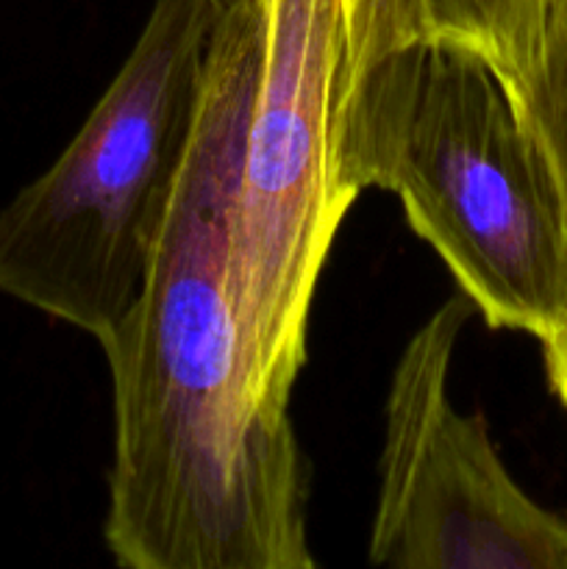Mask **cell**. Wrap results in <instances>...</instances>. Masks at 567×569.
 Returning <instances> with one entry per match:
<instances>
[{"label": "cell", "instance_id": "obj_1", "mask_svg": "<svg viewBox=\"0 0 567 569\" xmlns=\"http://www.w3.org/2000/svg\"><path fill=\"white\" fill-rule=\"evenodd\" d=\"M265 0H226L198 126L137 303L100 342L115 389L106 545L128 569H306L309 476L289 415L245 387L231 203Z\"/></svg>", "mask_w": 567, "mask_h": 569}, {"label": "cell", "instance_id": "obj_2", "mask_svg": "<svg viewBox=\"0 0 567 569\" xmlns=\"http://www.w3.org/2000/svg\"><path fill=\"white\" fill-rule=\"evenodd\" d=\"M339 194H398L411 231L495 331L567 333V200L504 78L472 48L422 39L331 103Z\"/></svg>", "mask_w": 567, "mask_h": 569}, {"label": "cell", "instance_id": "obj_3", "mask_svg": "<svg viewBox=\"0 0 567 569\" xmlns=\"http://www.w3.org/2000/svg\"><path fill=\"white\" fill-rule=\"evenodd\" d=\"M226 0H153L137 44L59 159L0 211V292L109 339L142 292Z\"/></svg>", "mask_w": 567, "mask_h": 569}, {"label": "cell", "instance_id": "obj_4", "mask_svg": "<svg viewBox=\"0 0 567 569\" xmlns=\"http://www.w3.org/2000/svg\"><path fill=\"white\" fill-rule=\"evenodd\" d=\"M342 53V0H265L231 203L228 289L245 387L267 415H289V392L306 361L311 295L350 209L331 159Z\"/></svg>", "mask_w": 567, "mask_h": 569}, {"label": "cell", "instance_id": "obj_5", "mask_svg": "<svg viewBox=\"0 0 567 569\" xmlns=\"http://www.w3.org/2000/svg\"><path fill=\"white\" fill-rule=\"evenodd\" d=\"M476 306L456 295L409 339L392 372L370 561L406 569H567V517L534 503L484 417L448 398L456 342Z\"/></svg>", "mask_w": 567, "mask_h": 569}, {"label": "cell", "instance_id": "obj_6", "mask_svg": "<svg viewBox=\"0 0 567 569\" xmlns=\"http://www.w3.org/2000/svg\"><path fill=\"white\" fill-rule=\"evenodd\" d=\"M550 0H426L434 39L481 53L498 70L515 106L537 76Z\"/></svg>", "mask_w": 567, "mask_h": 569}, {"label": "cell", "instance_id": "obj_7", "mask_svg": "<svg viewBox=\"0 0 567 569\" xmlns=\"http://www.w3.org/2000/svg\"><path fill=\"white\" fill-rule=\"evenodd\" d=\"M517 111L543 144L567 200V0H550L537 76Z\"/></svg>", "mask_w": 567, "mask_h": 569}, {"label": "cell", "instance_id": "obj_8", "mask_svg": "<svg viewBox=\"0 0 567 569\" xmlns=\"http://www.w3.org/2000/svg\"><path fill=\"white\" fill-rule=\"evenodd\" d=\"M342 17L345 53L334 98L395 50L434 39L426 0H342Z\"/></svg>", "mask_w": 567, "mask_h": 569}, {"label": "cell", "instance_id": "obj_9", "mask_svg": "<svg viewBox=\"0 0 567 569\" xmlns=\"http://www.w3.org/2000/svg\"><path fill=\"white\" fill-rule=\"evenodd\" d=\"M545 350V370H548L550 389L556 392V398L565 403L567 409V333L559 339V342L548 345Z\"/></svg>", "mask_w": 567, "mask_h": 569}]
</instances>
